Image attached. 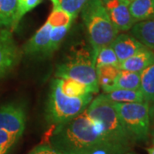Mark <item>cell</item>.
I'll return each instance as SVG.
<instances>
[{
	"mask_svg": "<svg viewBox=\"0 0 154 154\" xmlns=\"http://www.w3.org/2000/svg\"><path fill=\"white\" fill-rule=\"evenodd\" d=\"M125 154H134V153H132V152H126Z\"/></svg>",
	"mask_w": 154,
	"mask_h": 154,
	"instance_id": "32",
	"label": "cell"
},
{
	"mask_svg": "<svg viewBox=\"0 0 154 154\" xmlns=\"http://www.w3.org/2000/svg\"><path fill=\"white\" fill-rule=\"evenodd\" d=\"M93 100V94L78 98L68 97L61 91L57 78L51 82L45 109V119L50 124L58 125L73 119L87 109Z\"/></svg>",
	"mask_w": 154,
	"mask_h": 154,
	"instance_id": "4",
	"label": "cell"
},
{
	"mask_svg": "<svg viewBox=\"0 0 154 154\" xmlns=\"http://www.w3.org/2000/svg\"><path fill=\"white\" fill-rule=\"evenodd\" d=\"M110 45L114 50L120 63L146 47L132 34L128 33L117 34Z\"/></svg>",
	"mask_w": 154,
	"mask_h": 154,
	"instance_id": "10",
	"label": "cell"
},
{
	"mask_svg": "<svg viewBox=\"0 0 154 154\" xmlns=\"http://www.w3.org/2000/svg\"><path fill=\"white\" fill-rule=\"evenodd\" d=\"M28 154H60L57 150L53 148L51 145L48 144H43L38 145Z\"/></svg>",
	"mask_w": 154,
	"mask_h": 154,
	"instance_id": "27",
	"label": "cell"
},
{
	"mask_svg": "<svg viewBox=\"0 0 154 154\" xmlns=\"http://www.w3.org/2000/svg\"><path fill=\"white\" fill-rule=\"evenodd\" d=\"M111 103L133 141L146 142L150 136L148 103Z\"/></svg>",
	"mask_w": 154,
	"mask_h": 154,
	"instance_id": "6",
	"label": "cell"
},
{
	"mask_svg": "<svg viewBox=\"0 0 154 154\" xmlns=\"http://www.w3.org/2000/svg\"><path fill=\"white\" fill-rule=\"evenodd\" d=\"M52 27L47 22L38 29L24 46L27 55L45 56L49 45Z\"/></svg>",
	"mask_w": 154,
	"mask_h": 154,
	"instance_id": "11",
	"label": "cell"
},
{
	"mask_svg": "<svg viewBox=\"0 0 154 154\" xmlns=\"http://www.w3.org/2000/svg\"><path fill=\"white\" fill-rule=\"evenodd\" d=\"M19 138L5 130L0 129V154H7Z\"/></svg>",
	"mask_w": 154,
	"mask_h": 154,
	"instance_id": "26",
	"label": "cell"
},
{
	"mask_svg": "<svg viewBox=\"0 0 154 154\" xmlns=\"http://www.w3.org/2000/svg\"><path fill=\"white\" fill-rule=\"evenodd\" d=\"M42 1L43 0H17V12L15 16L14 23L11 27V30H16L22 17L27 13L33 11L38 5H40Z\"/></svg>",
	"mask_w": 154,
	"mask_h": 154,
	"instance_id": "23",
	"label": "cell"
},
{
	"mask_svg": "<svg viewBox=\"0 0 154 154\" xmlns=\"http://www.w3.org/2000/svg\"><path fill=\"white\" fill-rule=\"evenodd\" d=\"M140 73L121 69L118 75L116 78L114 84L107 93L114 89L137 90L140 89Z\"/></svg>",
	"mask_w": 154,
	"mask_h": 154,
	"instance_id": "18",
	"label": "cell"
},
{
	"mask_svg": "<svg viewBox=\"0 0 154 154\" xmlns=\"http://www.w3.org/2000/svg\"><path fill=\"white\" fill-rule=\"evenodd\" d=\"M20 55L11 30L0 28V77L4 76L17 65Z\"/></svg>",
	"mask_w": 154,
	"mask_h": 154,
	"instance_id": "8",
	"label": "cell"
},
{
	"mask_svg": "<svg viewBox=\"0 0 154 154\" xmlns=\"http://www.w3.org/2000/svg\"><path fill=\"white\" fill-rule=\"evenodd\" d=\"M75 18L67 11L63 10L59 6H55L53 7L46 22L52 28H57V27L71 26Z\"/></svg>",
	"mask_w": 154,
	"mask_h": 154,
	"instance_id": "21",
	"label": "cell"
},
{
	"mask_svg": "<svg viewBox=\"0 0 154 154\" xmlns=\"http://www.w3.org/2000/svg\"><path fill=\"white\" fill-rule=\"evenodd\" d=\"M108 16L118 32L130 30L135 23L128 10V5L122 0H102Z\"/></svg>",
	"mask_w": 154,
	"mask_h": 154,
	"instance_id": "9",
	"label": "cell"
},
{
	"mask_svg": "<svg viewBox=\"0 0 154 154\" xmlns=\"http://www.w3.org/2000/svg\"><path fill=\"white\" fill-rule=\"evenodd\" d=\"M140 90L146 102L154 104V60L140 73Z\"/></svg>",
	"mask_w": 154,
	"mask_h": 154,
	"instance_id": "19",
	"label": "cell"
},
{
	"mask_svg": "<svg viewBox=\"0 0 154 154\" xmlns=\"http://www.w3.org/2000/svg\"><path fill=\"white\" fill-rule=\"evenodd\" d=\"M17 0H0V28L12 27L17 12Z\"/></svg>",
	"mask_w": 154,
	"mask_h": 154,
	"instance_id": "20",
	"label": "cell"
},
{
	"mask_svg": "<svg viewBox=\"0 0 154 154\" xmlns=\"http://www.w3.org/2000/svg\"><path fill=\"white\" fill-rule=\"evenodd\" d=\"M120 70V67L111 64L96 67L98 84L99 88H102L105 94L111 88Z\"/></svg>",
	"mask_w": 154,
	"mask_h": 154,
	"instance_id": "17",
	"label": "cell"
},
{
	"mask_svg": "<svg viewBox=\"0 0 154 154\" xmlns=\"http://www.w3.org/2000/svg\"><path fill=\"white\" fill-rule=\"evenodd\" d=\"M152 143L154 144V136H153V137H152Z\"/></svg>",
	"mask_w": 154,
	"mask_h": 154,
	"instance_id": "33",
	"label": "cell"
},
{
	"mask_svg": "<svg viewBox=\"0 0 154 154\" xmlns=\"http://www.w3.org/2000/svg\"><path fill=\"white\" fill-rule=\"evenodd\" d=\"M50 145L60 154H90L99 148H109L122 154L105 140L86 110L71 120L56 125L50 136Z\"/></svg>",
	"mask_w": 154,
	"mask_h": 154,
	"instance_id": "1",
	"label": "cell"
},
{
	"mask_svg": "<svg viewBox=\"0 0 154 154\" xmlns=\"http://www.w3.org/2000/svg\"><path fill=\"white\" fill-rule=\"evenodd\" d=\"M58 85L63 94L68 97L78 98L87 94H93L94 91L86 84L78 82L72 78H57Z\"/></svg>",
	"mask_w": 154,
	"mask_h": 154,
	"instance_id": "15",
	"label": "cell"
},
{
	"mask_svg": "<svg viewBox=\"0 0 154 154\" xmlns=\"http://www.w3.org/2000/svg\"><path fill=\"white\" fill-rule=\"evenodd\" d=\"M57 78H72L92 88L94 94L99 91L96 66L91 51L77 50L64 63L57 68Z\"/></svg>",
	"mask_w": 154,
	"mask_h": 154,
	"instance_id": "5",
	"label": "cell"
},
{
	"mask_svg": "<svg viewBox=\"0 0 154 154\" xmlns=\"http://www.w3.org/2000/svg\"><path fill=\"white\" fill-rule=\"evenodd\" d=\"M149 134L154 136V104L149 105Z\"/></svg>",
	"mask_w": 154,
	"mask_h": 154,
	"instance_id": "28",
	"label": "cell"
},
{
	"mask_svg": "<svg viewBox=\"0 0 154 154\" xmlns=\"http://www.w3.org/2000/svg\"><path fill=\"white\" fill-rule=\"evenodd\" d=\"M88 1L89 0H58L59 7L70 14L75 19Z\"/></svg>",
	"mask_w": 154,
	"mask_h": 154,
	"instance_id": "25",
	"label": "cell"
},
{
	"mask_svg": "<svg viewBox=\"0 0 154 154\" xmlns=\"http://www.w3.org/2000/svg\"><path fill=\"white\" fill-rule=\"evenodd\" d=\"M111 64L120 67V62L116 55L114 50L111 48L110 45L103 46L99 50L95 58V66H101Z\"/></svg>",
	"mask_w": 154,
	"mask_h": 154,
	"instance_id": "24",
	"label": "cell"
},
{
	"mask_svg": "<svg viewBox=\"0 0 154 154\" xmlns=\"http://www.w3.org/2000/svg\"><path fill=\"white\" fill-rule=\"evenodd\" d=\"M146 151H147L148 154H154V146L149 147V148H146Z\"/></svg>",
	"mask_w": 154,
	"mask_h": 154,
	"instance_id": "29",
	"label": "cell"
},
{
	"mask_svg": "<svg viewBox=\"0 0 154 154\" xmlns=\"http://www.w3.org/2000/svg\"><path fill=\"white\" fill-rule=\"evenodd\" d=\"M86 112L100 128L105 140L119 152L125 154L132 149L135 143L122 124L112 103L104 94L93 99Z\"/></svg>",
	"mask_w": 154,
	"mask_h": 154,
	"instance_id": "2",
	"label": "cell"
},
{
	"mask_svg": "<svg viewBox=\"0 0 154 154\" xmlns=\"http://www.w3.org/2000/svg\"><path fill=\"white\" fill-rule=\"evenodd\" d=\"M81 13L95 61L99 50L110 45L119 32L110 21L102 0H89Z\"/></svg>",
	"mask_w": 154,
	"mask_h": 154,
	"instance_id": "3",
	"label": "cell"
},
{
	"mask_svg": "<svg viewBox=\"0 0 154 154\" xmlns=\"http://www.w3.org/2000/svg\"><path fill=\"white\" fill-rule=\"evenodd\" d=\"M153 60L154 51L146 47L121 62L120 69L122 70L141 73Z\"/></svg>",
	"mask_w": 154,
	"mask_h": 154,
	"instance_id": "12",
	"label": "cell"
},
{
	"mask_svg": "<svg viewBox=\"0 0 154 154\" xmlns=\"http://www.w3.org/2000/svg\"><path fill=\"white\" fill-rule=\"evenodd\" d=\"M27 114L24 107L17 104H9L0 107V129L22 137L26 127Z\"/></svg>",
	"mask_w": 154,
	"mask_h": 154,
	"instance_id": "7",
	"label": "cell"
},
{
	"mask_svg": "<svg viewBox=\"0 0 154 154\" xmlns=\"http://www.w3.org/2000/svg\"><path fill=\"white\" fill-rule=\"evenodd\" d=\"M70 27L71 26L52 28L51 33L49 45H48V47H47L45 56L51 55L54 51H56L59 48V46L62 44L63 40L65 38L67 33L69 30Z\"/></svg>",
	"mask_w": 154,
	"mask_h": 154,
	"instance_id": "22",
	"label": "cell"
},
{
	"mask_svg": "<svg viewBox=\"0 0 154 154\" xmlns=\"http://www.w3.org/2000/svg\"><path fill=\"white\" fill-rule=\"evenodd\" d=\"M122 1H123L124 3H126V4H128H128H129V3H130L132 0H122Z\"/></svg>",
	"mask_w": 154,
	"mask_h": 154,
	"instance_id": "31",
	"label": "cell"
},
{
	"mask_svg": "<svg viewBox=\"0 0 154 154\" xmlns=\"http://www.w3.org/2000/svg\"><path fill=\"white\" fill-rule=\"evenodd\" d=\"M130 33L145 46L154 51V19L135 22Z\"/></svg>",
	"mask_w": 154,
	"mask_h": 154,
	"instance_id": "13",
	"label": "cell"
},
{
	"mask_svg": "<svg viewBox=\"0 0 154 154\" xmlns=\"http://www.w3.org/2000/svg\"><path fill=\"white\" fill-rule=\"evenodd\" d=\"M51 2L52 3L53 7H55V6H59V2H58V0H51Z\"/></svg>",
	"mask_w": 154,
	"mask_h": 154,
	"instance_id": "30",
	"label": "cell"
},
{
	"mask_svg": "<svg viewBox=\"0 0 154 154\" xmlns=\"http://www.w3.org/2000/svg\"><path fill=\"white\" fill-rule=\"evenodd\" d=\"M128 10L134 22L154 19V0H132Z\"/></svg>",
	"mask_w": 154,
	"mask_h": 154,
	"instance_id": "14",
	"label": "cell"
},
{
	"mask_svg": "<svg viewBox=\"0 0 154 154\" xmlns=\"http://www.w3.org/2000/svg\"><path fill=\"white\" fill-rule=\"evenodd\" d=\"M105 98L115 103H139L145 102V99L140 89H114L104 94Z\"/></svg>",
	"mask_w": 154,
	"mask_h": 154,
	"instance_id": "16",
	"label": "cell"
}]
</instances>
